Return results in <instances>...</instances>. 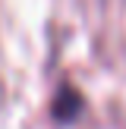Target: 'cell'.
<instances>
[{"instance_id":"1","label":"cell","mask_w":126,"mask_h":129,"mask_svg":"<svg viewBox=\"0 0 126 129\" xmlns=\"http://www.w3.org/2000/svg\"><path fill=\"white\" fill-rule=\"evenodd\" d=\"M79 110H82V98L69 85H63L60 88V98H57V104H54V117L57 120H73Z\"/></svg>"}]
</instances>
